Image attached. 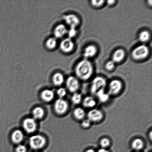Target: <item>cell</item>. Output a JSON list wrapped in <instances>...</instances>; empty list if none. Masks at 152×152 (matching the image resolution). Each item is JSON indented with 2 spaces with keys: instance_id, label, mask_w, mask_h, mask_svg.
I'll return each instance as SVG.
<instances>
[{
  "instance_id": "1",
  "label": "cell",
  "mask_w": 152,
  "mask_h": 152,
  "mask_svg": "<svg viewBox=\"0 0 152 152\" xmlns=\"http://www.w3.org/2000/svg\"><path fill=\"white\" fill-rule=\"evenodd\" d=\"M94 68L92 62L86 59H83L76 65L75 73L76 77L83 81H87L93 75Z\"/></svg>"
},
{
  "instance_id": "2",
  "label": "cell",
  "mask_w": 152,
  "mask_h": 152,
  "mask_svg": "<svg viewBox=\"0 0 152 152\" xmlns=\"http://www.w3.org/2000/svg\"><path fill=\"white\" fill-rule=\"evenodd\" d=\"M150 50L149 47L145 44H142L137 46L132 50L131 56L135 61L144 60L148 57Z\"/></svg>"
},
{
  "instance_id": "3",
  "label": "cell",
  "mask_w": 152,
  "mask_h": 152,
  "mask_svg": "<svg viewBox=\"0 0 152 152\" xmlns=\"http://www.w3.org/2000/svg\"><path fill=\"white\" fill-rule=\"evenodd\" d=\"M106 80L101 76H97L94 78L91 83L90 90L92 94H95L101 89L105 88L107 86Z\"/></svg>"
},
{
  "instance_id": "4",
  "label": "cell",
  "mask_w": 152,
  "mask_h": 152,
  "mask_svg": "<svg viewBox=\"0 0 152 152\" xmlns=\"http://www.w3.org/2000/svg\"><path fill=\"white\" fill-rule=\"evenodd\" d=\"M123 88V83L121 80L118 79H114L109 83L108 93L110 95L115 96L120 94Z\"/></svg>"
},
{
  "instance_id": "5",
  "label": "cell",
  "mask_w": 152,
  "mask_h": 152,
  "mask_svg": "<svg viewBox=\"0 0 152 152\" xmlns=\"http://www.w3.org/2000/svg\"><path fill=\"white\" fill-rule=\"evenodd\" d=\"M45 143V138L41 135H34L30 138V145L34 149H39L42 148Z\"/></svg>"
},
{
  "instance_id": "6",
  "label": "cell",
  "mask_w": 152,
  "mask_h": 152,
  "mask_svg": "<svg viewBox=\"0 0 152 152\" xmlns=\"http://www.w3.org/2000/svg\"><path fill=\"white\" fill-rule=\"evenodd\" d=\"M87 119L91 123H99L104 118L103 113L98 109H92L88 111L87 114Z\"/></svg>"
},
{
  "instance_id": "7",
  "label": "cell",
  "mask_w": 152,
  "mask_h": 152,
  "mask_svg": "<svg viewBox=\"0 0 152 152\" xmlns=\"http://www.w3.org/2000/svg\"><path fill=\"white\" fill-rule=\"evenodd\" d=\"M67 88L72 93L77 92L80 87V83L77 77L71 76L68 77L66 80Z\"/></svg>"
},
{
  "instance_id": "8",
  "label": "cell",
  "mask_w": 152,
  "mask_h": 152,
  "mask_svg": "<svg viewBox=\"0 0 152 152\" xmlns=\"http://www.w3.org/2000/svg\"><path fill=\"white\" fill-rule=\"evenodd\" d=\"M75 44L72 39L69 38L64 39L60 45L61 50L65 53H71L74 50Z\"/></svg>"
},
{
  "instance_id": "9",
  "label": "cell",
  "mask_w": 152,
  "mask_h": 152,
  "mask_svg": "<svg viewBox=\"0 0 152 152\" xmlns=\"http://www.w3.org/2000/svg\"><path fill=\"white\" fill-rule=\"evenodd\" d=\"M69 106L67 102L65 100L59 98L56 101L54 108L56 112L58 114H63L66 112Z\"/></svg>"
},
{
  "instance_id": "10",
  "label": "cell",
  "mask_w": 152,
  "mask_h": 152,
  "mask_svg": "<svg viewBox=\"0 0 152 152\" xmlns=\"http://www.w3.org/2000/svg\"><path fill=\"white\" fill-rule=\"evenodd\" d=\"M97 47L93 44H89L85 48L83 55L84 59H89L95 57L98 53Z\"/></svg>"
},
{
  "instance_id": "11",
  "label": "cell",
  "mask_w": 152,
  "mask_h": 152,
  "mask_svg": "<svg viewBox=\"0 0 152 152\" xmlns=\"http://www.w3.org/2000/svg\"><path fill=\"white\" fill-rule=\"evenodd\" d=\"M65 23L70 27L77 28L80 23V20L79 18L76 15L69 14L64 17Z\"/></svg>"
},
{
  "instance_id": "12",
  "label": "cell",
  "mask_w": 152,
  "mask_h": 152,
  "mask_svg": "<svg viewBox=\"0 0 152 152\" xmlns=\"http://www.w3.org/2000/svg\"><path fill=\"white\" fill-rule=\"evenodd\" d=\"M23 126L24 129L27 132L33 133L35 132L37 129L36 122L34 118H26L24 120Z\"/></svg>"
},
{
  "instance_id": "13",
  "label": "cell",
  "mask_w": 152,
  "mask_h": 152,
  "mask_svg": "<svg viewBox=\"0 0 152 152\" xmlns=\"http://www.w3.org/2000/svg\"><path fill=\"white\" fill-rule=\"evenodd\" d=\"M126 52L122 48L117 49L113 53L111 60L115 64L120 63L126 57Z\"/></svg>"
},
{
  "instance_id": "14",
  "label": "cell",
  "mask_w": 152,
  "mask_h": 152,
  "mask_svg": "<svg viewBox=\"0 0 152 152\" xmlns=\"http://www.w3.org/2000/svg\"><path fill=\"white\" fill-rule=\"evenodd\" d=\"M68 31L65 25L62 24L58 25L55 28L54 32H53L55 38L56 39L62 38L64 36L67 34Z\"/></svg>"
},
{
  "instance_id": "15",
  "label": "cell",
  "mask_w": 152,
  "mask_h": 152,
  "mask_svg": "<svg viewBox=\"0 0 152 152\" xmlns=\"http://www.w3.org/2000/svg\"><path fill=\"white\" fill-rule=\"evenodd\" d=\"M95 95L99 102L102 103L106 102L110 99V95L108 92H105V88L100 89Z\"/></svg>"
},
{
  "instance_id": "16",
  "label": "cell",
  "mask_w": 152,
  "mask_h": 152,
  "mask_svg": "<svg viewBox=\"0 0 152 152\" xmlns=\"http://www.w3.org/2000/svg\"><path fill=\"white\" fill-rule=\"evenodd\" d=\"M83 105L86 108H93L96 105V101L92 96H87L83 100Z\"/></svg>"
},
{
  "instance_id": "17",
  "label": "cell",
  "mask_w": 152,
  "mask_h": 152,
  "mask_svg": "<svg viewBox=\"0 0 152 152\" xmlns=\"http://www.w3.org/2000/svg\"><path fill=\"white\" fill-rule=\"evenodd\" d=\"M144 146V141L141 138H136L132 141L131 146L132 149L137 152L140 151L143 148Z\"/></svg>"
},
{
  "instance_id": "18",
  "label": "cell",
  "mask_w": 152,
  "mask_h": 152,
  "mask_svg": "<svg viewBox=\"0 0 152 152\" xmlns=\"http://www.w3.org/2000/svg\"><path fill=\"white\" fill-rule=\"evenodd\" d=\"M151 34L147 30L141 31L138 35V40L143 44L148 42L151 38Z\"/></svg>"
},
{
  "instance_id": "19",
  "label": "cell",
  "mask_w": 152,
  "mask_h": 152,
  "mask_svg": "<svg viewBox=\"0 0 152 152\" xmlns=\"http://www.w3.org/2000/svg\"><path fill=\"white\" fill-rule=\"evenodd\" d=\"M73 115L74 118L76 120L81 121L84 119L86 115V113L83 108L81 107H77L74 110Z\"/></svg>"
},
{
  "instance_id": "20",
  "label": "cell",
  "mask_w": 152,
  "mask_h": 152,
  "mask_svg": "<svg viewBox=\"0 0 152 152\" xmlns=\"http://www.w3.org/2000/svg\"><path fill=\"white\" fill-rule=\"evenodd\" d=\"M23 134L21 131L20 130H16L12 134V141L15 143H19L23 140Z\"/></svg>"
},
{
  "instance_id": "21",
  "label": "cell",
  "mask_w": 152,
  "mask_h": 152,
  "mask_svg": "<svg viewBox=\"0 0 152 152\" xmlns=\"http://www.w3.org/2000/svg\"><path fill=\"white\" fill-rule=\"evenodd\" d=\"M41 96L43 100L46 102H50L53 99L54 94L53 91L50 89H45L42 92Z\"/></svg>"
},
{
  "instance_id": "22",
  "label": "cell",
  "mask_w": 152,
  "mask_h": 152,
  "mask_svg": "<svg viewBox=\"0 0 152 152\" xmlns=\"http://www.w3.org/2000/svg\"><path fill=\"white\" fill-rule=\"evenodd\" d=\"M53 83L56 86H60L63 83L64 81V78L62 74L57 72L53 75Z\"/></svg>"
},
{
  "instance_id": "23",
  "label": "cell",
  "mask_w": 152,
  "mask_h": 152,
  "mask_svg": "<svg viewBox=\"0 0 152 152\" xmlns=\"http://www.w3.org/2000/svg\"><path fill=\"white\" fill-rule=\"evenodd\" d=\"M44 111L40 107L35 108L33 111L32 114L34 119H40L42 118L44 115Z\"/></svg>"
},
{
  "instance_id": "24",
  "label": "cell",
  "mask_w": 152,
  "mask_h": 152,
  "mask_svg": "<svg viewBox=\"0 0 152 152\" xmlns=\"http://www.w3.org/2000/svg\"><path fill=\"white\" fill-rule=\"evenodd\" d=\"M57 45V41L55 37H51L48 39L46 42V46L49 50H53Z\"/></svg>"
},
{
  "instance_id": "25",
  "label": "cell",
  "mask_w": 152,
  "mask_h": 152,
  "mask_svg": "<svg viewBox=\"0 0 152 152\" xmlns=\"http://www.w3.org/2000/svg\"><path fill=\"white\" fill-rule=\"evenodd\" d=\"M71 99L72 103L74 105H78L82 102V95L78 92H75L71 97Z\"/></svg>"
},
{
  "instance_id": "26",
  "label": "cell",
  "mask_w": 152,
  "mask_h": 152,
  "mask_svg": "<svg viewBox=\"0 0 152 152\" xmlns=\"http://www.w3.org/2000/svg\"><path fill=\"white\" fill-rule=\"evenodd\" d=\"M111 141L109 138L107 137L103 138L100 140L99 144L101 148L107 149L111 145Z\"/></svg>"
},
{
  "instance_id": "27",
  "label": "cell",
  "mask_w": 152,
  "mask_h": 152,
  "mask_svg": "<svg viewBox=\"0 0 152 152\" xmlns=\"http://www.w3.org/2000/svg\"><path fill=\"white\" fill-rule=\"evenodd\" d=\"M105 1L103 0H92L90 1V4L92 7L98 8L102 7L105 4Z\"/></svg>"
},
{
  "instance_id": "28",
  "label": "cell",
  "mask_w": 152,
  "mask_h": 152,
  "mask_svg": "<svg viewBox=\"0 0 152 152\" xmlns=\"http://www.w3.org/2000/svg\"><path fill=\"white\" fill-rule=\"evenodd\" d=\"M116 64L112 60L108 61L105 64V69L109 72L114 70Z\"/></svg>"
},
{
  "instance_id": "29",
  "label": "cell",
  "mask_w": 152,
  "mask_h": 152,
  "mask_svg": "<svg viewBox=\"0 0 152 152\" xmlns=\"http://www.w3.org/2000/svg\"><path fill=\"white\" fill-rule=\"evenodd\" d=\"M67 34L68 35V38L72 39L76 37L77 34V28L70 27L68 31Z\"/></svg>"
},
{
  "instance_id": "30",
  "label": "cell",
  "mask_w": 152,
  "mask_h": 152,
  "mask_svg": "<svg viewBox=\"0 0 152 152\" xmlns=\"http://www.w3.org/2000/svg\"><path fill=\"white\" fill-rule=\"evenodd\" d=\"M91 122L88 119H83L82 120L81 123V126L84 129H88L91 126Z\"/></svg>"
},
{
  "instance_id": "31",
  "label": "cell",
  "mask_w": 152,
  "mask_h": 152,
  "mask_svg": "<svg viewBox=\"0 0 152 152\" xmlns=\"http://www.w3.org/2000/svg\"><path fill=\"white\" fill-rule=\"evenodd\" d=\"M57 94L60 98L64 97L66 94V91L64 88H61L58 89L57 92Z\"/></svg>"
},
{
  "instance_id": "32",
  "label": "cell",
  "mask_w": 152,
  "mask_h": 152,
  "mask_svg": "<svg viewBox=\"0 0 152 152\" xmlns=\"http://www.w3.org/2000/svg\"><path fill=\"white\" fill-rule=\"evenodd\" d=\"M16 152H26V148L24 145L20 144L16 147Z\"/></svg>"
},
{
  "instance_id": "33",
  "label": "cell",
  "mask_w": 152,
  "mask_h": 152,
  "mask_svg": "<svg viewBox=\"0 0 152 152\" xmlns=\"http://www.w3.org/2000/svg\"><path fill=\"white\" fill-rule=\"evenodd\" d=\"M116 2H117V1H115V0H110V1H106L107 5L110 6V7H112V6L114 5L115 4Z\"/></svg>"
},
{
  "instance_id": "34",
  "label": "cell",
  "mask_w": 152,
  "mask_h": 152,
  "mask_svg": "<svg viewBox=\"0 0 152 152\" xmlns=\"http://www.w3.org/2000/svg\"><path fill=\"white\" fill-rule=\"evenodd\" d=\"M97 152H110L107 149L101 148L98 150Z\"/></svg>"
},
{
  "instance_id": "35",
  "label": "cell",
  "mask_w": 152,
  "mask_h": 152,
  "mask_svg": "<svg viewBox=\"0 0 152 152\" xmlns=\"http://www.w3.org/2000/svg\"><path fill=\"white\" fill-rule=\"evenodd\" d=\"M85 152H96L92 148H89L86 150Z\"/></svg>"
},
{
  "instance_id": "36",
  "label": "cell",
  "mask_w": 152,
  "mask_h": 152,
  "mask_svg": "<svg viewBox=\"0 0 152 152\" xmlns=\"http://www.w3.org/2000/svg\"><path fill=\"white\" fill-rule=\"evenodd\" d=\"M149 137L150 140L151 141L152 139V132L151 131H150V132L149 134Z\"/></svg>"
},
{
  "instance_id": "37",
  "label": "cell",
  "mask_w": 152,
  "mask_h": 152,
  "mask_svg": "<svg viewBox=\"0 0 152 152\" xmlns=\"http://www.w3.org/2000/svg\"><path fill=\"white\" fill-rule=\"evenodd\" d=\"M152 1L151 0H150V1H147V4H148V5L150 7H151L152 4Z\"/></svg>"
},
{
  "instance_id": "38",
  "label": "cell",
  "mask_w": 152,
  "mask_h": 152,
  "mask_svg": "<svg viewBox=\"0 0 152 152\" xmlns=\"http://www.w3.org/2000/svg\"><path fill=\"white\" fill-rule=\"evenodd\" d=\"M35 152H38V151H36Z\"/></svg>"
},
{
  "instance_id": "39",
  "label": "cell",
  "mask_w": 152,
  "mask_h": 152,
  "mask_svg": "<svg viewBox=\"0 0 152 152\" xmlns=\"http://www.w3.org/2000/svg\"></svg>"
}]
</instances>
